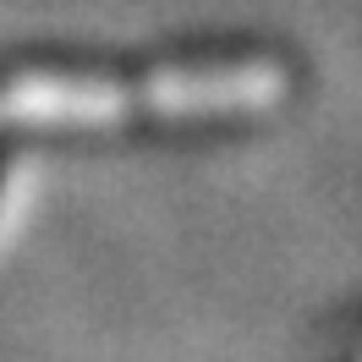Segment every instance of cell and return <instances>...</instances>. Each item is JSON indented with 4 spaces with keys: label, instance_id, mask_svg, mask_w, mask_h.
Listing matches in <instances>:
<instances>
[{
    "label": "cell",
    "instance_id": "obj_1",
    "mask_svg": "<svg viewBox=\"0 0 362 362\" xmlns=\"http://www.w3.org/2000/svg\"><path fill=\"white\" fill-rule=\"evenodd\" d=\"M286 93L269 61L170 66L148 77H83V71H17L0 83V127H99L132 115H214L264 110Z\"/></svg>",
    "mask_w": 362,
    "mask_h": 362
}]
</instances>
